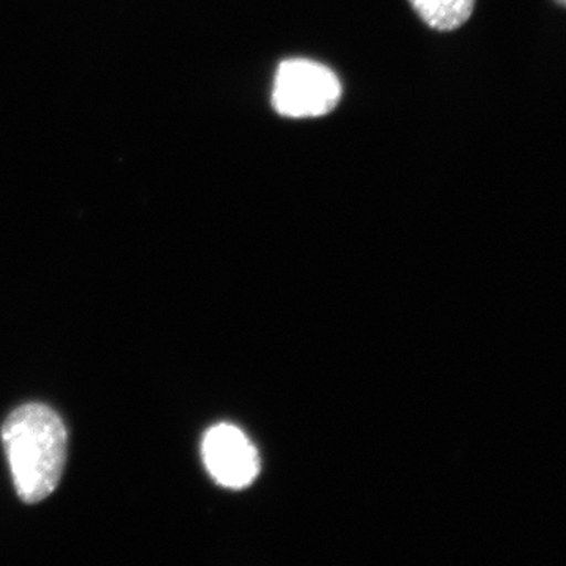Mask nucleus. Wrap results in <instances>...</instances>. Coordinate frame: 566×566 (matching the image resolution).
Returning a JSON list of instances; mask_svg holds the SVG:
<instances>
[{"instance_id": "obj_1", "label": "nucleus", "mask_w": 566, "mask_h": 566, "mask_svg": "<svg viewBox=\"0 0 566 566\" xmlns=\"http://www.w3.org/2000/svg\"><path fill=\"white\" fill-rule=\"evenodd\" d=\"M11 475L25 504H39L61 483L69 433L50 406L24 405L11 412L2 428Z\"/></svg>"}, {"instance_id": "obj_3", "label": "nucleus", "mask_w": 566, "mask_h": 566, "mask_svg": "<svg viewBox=\"0 0 566 566\" xmlns=\"http://www.w3.org/2000/svg\"><path fill=\"white\" fill-rule=\"evenodd\" d=\"M203 461L219 485L244 488L259 474L260 460L255 447L240 428L218 424L205 434Z\"/></svg>"}, {"instance_id": "obj_4", "label": "nucleus", "mask_w": 566, "mask_h": 566, "mask_svg": "<svg viewBox=\"0 0 566 566\" xmlns=\"http://www.w3.org/2000/svg\"><path fill=\"white\" fill-rule=\"evenodd\" d=\"M428 28L452 32L471 18L475 0H409Z\"/></svg>"}, {"instance_id": "obj_2", "label": "nucleus", "mask_w": 566, "mask_h": 566, "mask_svg": "<svg viewBox=\"0 0 566 566\" xmlns=\"http://www.w3.org/2000/svg\"><path fill=\"white\" fill-rule=\"evenodd\" d=\"M340 98V81L326 65L308 59H289L279 65L271 102L283 117H323Z\"/></svg>"}]
</instances>
